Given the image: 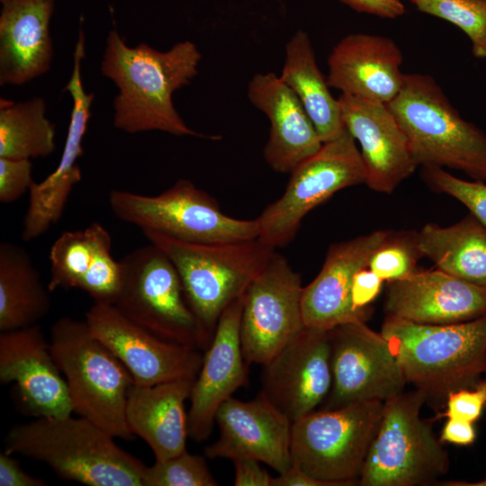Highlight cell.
<instances>
[{"instance_id": "8d00e7d4", "label": "cell", "mask_w": 486, "mask_h": 486, "mask_svg": "<svg viewBox=\"0 0 486 486\" xmlns=\"http://www.w3.org/2000/svg\"><path fill=\"white\" fill-rule=\"evenodd\" d=\"M444 416L474 423L482 416L486 406V379L479 381L472 388L450 392L446 400Z\"/></svg>"}, {"instance_id": "7dc6e473", "label": "cell", "mask_w": 486, "mask_h": 486, "mask_svg": "<svg viewBox=\"0 0 486 486\" xmlns=\"http://www.w3.org/2000/svg\"><path fill=\"white\" fill-rule=\"evenodd\" d=\"M402 1V0H401Z\"/></svg>"}, {"instance_id": "9c48e42d", "label": "cell", "mask_w": 486, "mask_h": 486, "mask_svg": "<svg viewBox=\"0 0 486 486\" xmlns=\"http://www.w3.org/2000/svg\"><path fill=\"white\" fill-rule=\"evenodd\" d=\"M120 263L122 283L113 305L122 315L163 339L207 349L178 272L162 250L149 243Z\"/></svg>"}, {"instance_id": "f35d334b", "label": "cell", "mask_w": 486, "mask_h": 486, "mask_svg": "<svg viewBox=\"0 0 486 486\" xmlns=\"http://www.w3.org/2000/svg\"><path fill=\"white\" fill-rule=\"evenodd\" d=\"M235 467V486H272L273 477L259 462L251 458L233 461Z\"/></svg>"}, {"instance_id": "d4e9b609", "label": "cell", "mask_w": 486, "mask_h": 486, "mask_svg": "<svg viewBox=\"0 0 486 486\" xmlns=\"http://www.w3.org/2000/svg\"><path fill=\"white\" fill-rule=\"evenodd\" d=\"M248 97L270 122L264 158L273 170L291 173L320 149L322 141L312 122L280 76L256 74L248 83Z\"/></svg>"}, {"instance_id": "7a4b0ae2", "label": "cell", "mask_w": 486, "mask_h": 486, "mask_svg": "<svg viewBox=\"0 0 486 486\" xmlns=\"http://www.w3.org/2000/svg\"><path fill=\"white\" fill-rule=\"evenodd\" d=\"M4 452L44 463L59 477L89 486H142L146 467L120 448L113 436L81 416L16 425L6 436Z\"/></svg>"}, {"instance_id": "b9f144b4", "label": "cell", "mask_w": 486, "mask_h": 486, "mask_svg": "<svg viewBox=\"0 0 486 486\" xmlns=\"http://www.w3.org/2000/svg\"><path fill=\"white\" fill-rule=\"evenodd\" d=\"M476 438V431L473 423L448 418L445 423L441 435L440 441L447 442L457 446L472 445Z\"/></svg>"}, {"instance_id": "7402d4cb", "label": "cell", "mask_w": 486, "mask_h": 486, "mask_svg": "<svg viewBox=\"0 0 486 486\" xmlns=\"http://www.w3.org/2000/svg\"><path fill=\"white\" fill-rule=\"evenodd\" d=\"M388 234L375 230L330 246L320 273L303 287L302 309L307 328L329 330L341 323L366 320L352 305V284Z\"/></svg>"}, {"instance_id": "3957f363", "label": "cell", "mask_w": 486, "mask_h": 486, "mask_svg": "<svg viewBox=\"0 0 486 486\" xmlns=\"http://www.w3.org/2000/svg\"><path fill=\"white\" fill-rule=\"evenodd\" d=\"M380 333L398 360L407 382L427 399L446 400L454 391L475 386L484 374L486 314L442 325L387 316Z\"/></svg>"}, {"instance_id": "83f0119b", "label": "cell", "mask_w": 486, "mask_h": 486, "mask_svg": "<svg viewBox=\"0 0 486 486\" xmlns=\"http://www.w3.org/2000/svg\"><path fill=\"white\" fill-rule=\"evenodd\" d=\"M280 77L302 103L322 143L345 130L338 98L332 95L327 76L319 68L310 37L302 30L286 43Z\"/></svg>"}, {"instance_id": "4dcf8cb0", "label": "cell", "mask_w": 486, "mask_h": 486, "mask_svg": "<svg viewBox=\"0 0 486 486\" xmlns=\"http://www.w3.org/2000/svg\"><path fill=\"white\" fill-rule=\"evenodd\" d=\"M40 97L25 102L0 101V158H46L56 149L55 125L45 116Z\"/></svg>"}, {"instance_id": "44dd1931", "label": "cell", "mask_w": 486, "mask_h": 486, "mask_svg": "<svg viewBox=\"0 0 486 486\" xmlns=\"http://www.w3.org/2000/svg\"><path fill=\"white\" fill-rule=\"evenodd\" d=\"M384 309L387 316L419 324L464 322L486 314V288L439 269L415 271L389 283Z\"/></svg>"}, {"instance_id": "d6986e66", "label": "cell", "mask_w": 486, "mask_h": 486, "mask_svg": "<svg viewBox=\"0 0 486 486\" xmlns=\"http://www.w3.org/2000/svg\"><path fill=\"white\" fill-rule=\"evenodd\" d=\"M338 98L344 125L360 145L366 185L392 193L418 166L404 130L386 104L345 94Z\"/></svg>"}, {"instance_id": "ffe728a7", "label": "cell", "mask_w": 486, "mask_h": 486, "mask_svg": "<svg viewBox=\"0 0 486 486\" xmlns=\"http://www.w3.org/2000/svg\"><path fill=\"white\" fill-rule=\"evenodd\" d=\"M243 295L233 301L219 319L211 345L190 394L189 436L206 440L220 405L248 383V364L240 342Z\"/></svg>"}, {"instance_id": "bcb514c9", "label": "cell", "mask_w": 486, "mask_h": 486, "mask_svg": "<svg viewBox=\"0 0 486 486\" xmlns=\"http://www.w3.org/2000/svg\"><path fill=\"white\" fill-rule=\"evenodd\" d=\"M485 374V379H486V363H485L484 374Z\"/></svg>"}, {"instance_id": "ee69618b", "label": "cell", "mask_w": 486, "mask_h": 486, "mask_svg": "<svg viewBox=\"0 0 486 486\" xmlns=\"http://www.w3.org/2000/svg\"><path fill=\"white\" fill-rule=\"evenodd\" d=\"M446 486H486V474L482 480L477 482L451 481L444 483Z\"/></svg>"}, {"instance_id": "f6af8a7d", "label": "cell", "mask_w": 486, "mask_h": 486, "mask_svg": "<svg viewBox=\"0 0 486 486\" xmlns=\"http://www.w3.org/2000/svg\"><path fill=\"white\" fill-rule=\"evenodd\" d=\"M0 1H1L2 4H4V3H6V2H8L10 0H0Z\"/></svg>"}, {"instance_id": "52a82bcc", "label": "cell", "mask_w": 486, "mask_h": 486, "mask_svg": "<svg viewBox=\"0 0 486 486\" xmlns=\"http://www.w3.org/2000/svg\"><path fill=\"white\" fill-rule=\"evenodd\" d=\"M426 400V395L416 389L383 401L382 419L359 485H428L447 472V452L431 426L420 418Z\"/></svg>"}, {"instance_id": "cb8c5ba5", "label": "cell", "mask_w": 486, "mask_h": 486, "mask_svg": "<svg viewBox=\"0 0 486 486\" xmlns=\"http://www.w3.org/2000/svg\"><path fill=\"white\" fill-rule=\"evenodd\" d=\"M48 287L79 289L94 302L113 304L122 283V266L112 255V237L99 222L64 231L50 251Z\"/></svg>"}, {"instance_id": "e575fe53", "label": "cell", "mask_w": 486, "mask_h": 486, "mask_svg": "<svg viewBox=\"0 0 486 486\" xmlns=\"http://www.w3.org/2000/svg\"><path fill=\"white\" fill-rule=\"evenodd\" d=\"M421 176L434 191L462 202L486 227V183L458 178L439 166H421Z\"/></svg>"}, {"instance_id": "9a60e30c", "label": "cell", "mask_w": 486, "mask_h": 486, "mask_svg": "<svg viewBox=\"0 0 486 486\" xmlns=\"http://www.w3.org/2000/svg\"><path fill=\"white\" fill-rule=\"evenodd\" d=\"M263 366L261 392L292 422L301 418L330 392V329L305 327Z\"/></svg>"}, {"instance_id": "277c9868", "label": "cell", "mask_w": 486, "mask_h": 486, "mask_svg": "<svg viewBox=\"0 0 486 486\" xmlns=\"http://www.w3.org/2000/svg\"><path fill=\"white\" fill-rule=\"evenodd\" d=\"M143 233L176 268L187 303L208 347L222 312L244 294L275 252L274 248L258 238L225 242H191L159 232Z\"/></svg>"}, {"instance_id": "2e32d148", "label": "cell", "mask_w": 486, "mask_h": 486, "mask_svg": "<svg viewBox=\"0 0 486 486\" xmlns=\"http://www.w3.org/2000/svg\"><path fill=\"white\" fill-rule=\"evenodd\" d=\"M215 421L220 436L204 448L207 457L251 458L278 473L292 466V422L261 392L249 401L230 397L219 408Z\"/></svg>"}, {"instance_id": "ba28073f", "label": "cell", "mask_w": 486, "mask_h": 486, "mask_svg": "<svg viewBox=\"0 0 486 486\" xmlns=\"http://www.w3.org/2000/svg\"><path fill=\"white\" fill-rule=\"evenodd\" d=\"M383 401L313 410L292 424V464L328 486L358 482Z\"/></svg>"}, {"instance_id": "7c38bea8", "label": "cell", "mask_w": 486, "mask_h": 486, "mask_svg": "<svg viewBox=\"0 0 486 486\" xmlns=\"http://www.w3.org/2000/svg\"><path fill=\"white\" fill-rule=\"evenodd\" d=\"M301 275L276 253L243 294L242 353L248 364L268 363L304 328Z\"/></svg>"}, {"instance_id": "6da1fadb", "label": "cell", "mask_w": 486, "mask_h": 486, "mask_svg": "<svg viewBox=\"0 0 486 486\" xmlns=\"http://www.w3.org/2000/svg\"><path fill=\"white\" fill-rule=\"evenodd\" d=\"M201 58L197 46L190 40L158 51L145 43L130 47L112 29L106 39L101 71L119 89L113 100L114 126L131 134L159 130L214 139L189 128L172 101L173 94L197 75Z\"/></svg>"}, {"instance_id": "5b68a950", "label": "cell", "mask_w": 486, "mask_h": 486, "mask_svg": "<svg viewBox=\"0 0 486 486\" xmlns=\"http://www.w3.org/2000/svg\"><path fill=\"white\" fill-rule=\"evenodd\" d=\"M388 106L418 166L456 169L486 183V133L460 115L431 76L404 74Z\"/></svg>"}, {"instance_id": "4316f807", "label": "cell", "mask_w": 486, "mask_h": 486, "mask_svg": "<svg viewBox=\"0 0 486 486\" xmlns=\"http://www.w3.org/2000/svg\"><path fill=\"white\" fill-rule=\"evenodd\" d=\"M196 378H183L153 385L132 384L126 405L130 432L151 448L155 461H163L185 450L189 400Z\"/></svg>"}, {"instance_id": "7bdbcfd3", "label": "cell", "mask_w": 486, "mask_h": 486, "mask_svg": "<svg viewBox=\"0 0 486 486\" xmlns=\"http://www.w3.org/2000/svg\"><path fill=\"white\" fill-rule=\"evenodd\" d=\"M272 486H328L325 482L312 477L295 464L285 472L273 477Z\"/></svg>"}, {"instance_id": "74e56055", "label": "cell", "mask_w": 486, "mask_h": 486, "mask_svg": "<svg viewBox=\"0 0 486 486\" xmlns=\"http://www.w3.org/2000/svg\"><path fill=\"white\" fill-rule=\"evenodd\" d=\"M383 281L367 267L359 270L353 280L351 301L354 309L368 317L369 305L381 292Z\"/></svg>"}, {"instance_id": "603a6c76", "label": "cell", "mask_w": 486, "mask_h": 486, "mask_svg": "<svg viewBox=\"0 0 486 486\" xmlns=\"http://www.w3.org/2000/svg\"><path fill=\"white\" fill-rule=\"evenodd\" d=\"M402 52L391 38L351 33L332 49L327 81L341 94L388 104L402 87Z\"/></svg>"}, {"instance_id": "ac0fdd59", "label": "cell", "mask_w": 486, "mask_h": 486, "mask_svg": "<svg viewBox=\"0 0 486 486\" xmlns=\"http://www.w3.org/2000/svg\"><path fill=\"white\" fill-rule=\"evenodd\" d=\"M0 381L15 383L25 411L35 418L73 412L65 378L39 324L1 331Z\"/></svg>"}, {"instance_id": "f1b7e54d", "label": "cell", "mask_w": 486, "mask_h": 486, "mask_svg": "<svg viewBox=\"0 0 486 486\" xmlns=\"http://www.w3.org/2000/svg\"><path fill=\"white\" fill-rule=\"evenodd\" d=\"M417 245L437 269L486 288V227L472 214L447 227L426 224Z\"/></svg>"}, {"instance_id": "60d3db41", "label": "cell", "mask_w": 486, "mask_h": 486, "mask_svg": "<svg viewBox=\"0 0 486 486\" xmlns=\"http://www.w3.org/2000/svg\"><path fill=\"white\" fill-rule=\"evenodd\" d=\"M358 13L381 18L395 19L403 15L406 7L401 0H340Z\"/></svg>"}, {"instance_id": "d590c367", "label": "cell", "mask_w": 486, "mask_h": 486, "mask_svg": "<svg viewBox=\"0 0 486 486\" xmlns=\"http://www.w3.org/2000/svg\"><path fill=\"white\" fill-rule=\"evenodd\" d=\"M31 159L0 158V202L12 203L29 192L32 184Z\"/></svg>"}, {"instance_id": "8992f818", "label": "cell", "mask_w": 486, "mask_h": 486, "mask_svg": "<svg viewBox=\"0 0 486 486\" xmlns=\"http://www.w3.org/2000/svg\"><path fill=\"white\" fill-rule=\"evenodd\" d=\"M50 346L65 378L73 412L114 437L130 439L126 405L133 380L122 363L90 332L86 320L61 317Z\"/></svg>"}, {"instance_id": "1f68e13d", "label": "cell", "mask_w": 486, "mask_h": 486, "mask_svg": "<svg viewBox=\"0 0 486 486\" xmlns=\"http://www.w3.org/2000/svg\"><path fill=\"white\" fill-rule=\"evenodd\" d=\"M421 13L451 22L472 43V55L486 59V0H411Z\"/></svg>"}, {"instance_id": "f546056e", "label": "cell", "mask_w": 486, "mask_h": 486, "mask_svg": "<svg viewBox=\"0 0 486 486\" xmlns=\"http://www.w3.org/2000/svg\"><path fill=\"white\" fill-rule=\"evenodd\" d=\"M26 249L0 244V331L38 324L50 310V296Z\"/></svg>"}, {"instance_id": "836d02e7", "label": "cell", "mask_w": 486, "mask_h": 486, "mask_svg": "<svg viewBox=\"0 0 486 486\" xmlns=\"http://www.w3.org/2000/svg\"><path fill=\"white\" fill-rule=\"evenodd\" d=\"M417 233L389 232L383 243L372 255L368 268L383 282L403 279L416 271V265L422 254L416 239Z\"/></svg>"}, {"instance_id": "d6a6232c", "label": "cell", "mask_w": 486, "mask_h": 486, "mask_svg": "<svg viewBox=\"0 0 486 486\" xmlns=\"http://www.w3.org/2000/svg\"><path fill=\"white\" fill-rule=\"evenodd\" d=\"M204 458L186 451L146 466L142 486H216Z\"/></svg>"}, {"instance_id": "484cf974", "label": "cell", "mask_w": 486, "mask_h": 486, "mask_svg": "<svg viewBox=\"0 0 486 486\" xmlns=\"http://www.w3.org/2000/svg\"><path fill=\"white\" fill-rule=\"evenodd\" d=\"M55 0H10L0 14V85L20 86L46 73L53 57Z\"/></svg>"}, {"instance_id": "8fae6325", "label": "cell", "mask_w": 486, "mask_h": 486, "mask_svg": "<svg viewBox=\"0 0 486 486\" xmlns=\"http://www.w3.org/2000/svg\"><path fill=\"white\" fill-rule=\"evenodd\" d=\"M365 179L361 152L345 127L291 172L283 195L256 219L258 238L275 249L288 245L311 210L344 188L365 184Z\"/></svg>"}, {"instance_id": "ab89813d", "label": "cell", "mask_w": 486, "mask_h": 486, "mask_svg": "<svg viewBox=\"0 0 486 486\" xmlns=\"http://www.w3.org/2000/svg\"><path fill=\"white\" fill-rule=\"evenodd\" d=\"M5 452L0 454V486H45L47 482L24 472L18 461Z\"/></svg>"}, {"instance_id": "4fadbf2b", "label": "cell", "mask_w": 486, "mask_h": 486, "mask_svg": "<svg viewBox=\"0 0 486 486\" xmlns=\"http://www.w3.org/2000/svg\"><path fill=\"white\" fill-rule=\"evenodd\" d=\"M332 386L324 409L384 401L404 392L407 380L381 333L364 320L330 329Z\"/></svg>"}, {"instance_id": "5bb4252c", "label": "cell", "mask_w": 486, "mask_h": 486, "mask_svg": "<svg viewBox=\"0 0 486 486\" xmlns=\"http://www.w3.org/2000/svg\"><path fill=\"white\" fill-rule=\"evenodd\" d=\"M91 334L126 367L133 384L196 378L203 361L198 348L163 339L122 315L113 304L94 302L86 312Z\"/></svg>"}, {"instance_id": "30bf717a", "label": "cell", "mask_w": 486, "mask_h": 486, "mask_svg": "<svg viewBox=\"0 0 486 486\" xmlns=\"http://www.w3.org/2000/svg\"><path fill=\"white\" fill-rule=\"evenodd\" d=\"M108 202L116 218L143 232H159L191 242L258 238L256 219L239 220L227 215L211 195L184 178L157 195L113 189Z\"/></svg>"}, {"instance_id": "e0dca14e", "label": "cell", "mask_w": 486, "mask_h": 486, "mask_svg": "<svg viewBox=\"0 0 486 486\" xmlns=\"http://www.w3.org/2000/svg\"><path fill=\"white\" fill-rule=\"evenodd\" d=\"M85 58V34L80 28L74 51L71 76L64 90L73 101L70 121L60 161L56 169L29 191V206L22 221V238L35 239L61 218L74 186L82 180L77 164L83 155V139L91 116L93 93H86L81 79V63Z\"/></svg>"}]
</instances>
